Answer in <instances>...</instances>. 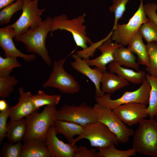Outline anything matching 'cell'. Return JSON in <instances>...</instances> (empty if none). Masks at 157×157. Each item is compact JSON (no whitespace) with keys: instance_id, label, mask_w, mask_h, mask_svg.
Returning <instances> with one entry per match:
<instances>
[{"instance_id":"1","label":"cell","mask_w":157,"mask_h":157,"mask_svg":"<svg viewBox=\"0 0 157 157\" xmlns=\"http://www.w3.org/2000/svg\"><path fill=\"white\" fill-rule=\"evenodd\" d=\"M51 16L42 21L40 26L14 38L17 42L23 43L27 51L34 53L40 56L48 66H50L52 60L45 45V41L48 33L50 32Z\"/></svg>"},{"instance_id":"2","label":"cell","mask_w":157,"mask_h":157,"mask_svg":"<svg viewBox=\"0 0 157 157\" xmlns=\"http://www.w3.org/2000/svg\"><path fill=\"white\" fill-rule=\"evenodd\" d=\"M38 110L33 111L25 117L27 130L23 140L24 143L33 139L45 142L48 129L57 119L56 106H47L40 113Z\"/></svg>"},{"instance_id":"3","label":"cell","mask_w":157,"mask_h":157,"mask_svg":"<svg viewBox=\"0 0 157 157\" xmlns=\"http://www.w3.org/2000/svg\"><path fill=\"white\" fill-rule=\"evenodd\" d=\"M134 132L132 146L136 152L157 157V121L154 118H144Z\"/></svg>"},{"instance_id":"4","label":"cell","mask_w":157,"mask_h":157,"mask_svg":"<svg viewBox=\"0 0 157 157\" xmlns=\"http://www.w3.org/2000/svg\"><path fill=\"white\" fill-rule=\"evenodd\" d=\"M86 14L72 19H68L67 15L63 14L52 18L50 32L64 30L70 32L77 46L85 49L88 48L87 44L93 43L87 36L86 26L84 25Z\"/></svg>"},{"instance_id":"5","label":"cell","mask_w":157,"mask_h":157,"mask_svg":"<svg viewBox=\"0 0 157 157\" xmlns=\"http://www.w3.org/2000/svg\"><path fill=\"white\" fill-rule=\"evenodd\" d=\"M66 59L64 58L53 61L52 72L48 80L43 83V88H54L62 93L70 94L79 91L81 87L78 83L64 68Z\"/></svg>"},{"instance_id":"6","label":"cell","mask_w":157,"mask_h":157,"mask_svg":"<svg viewBox=\"0 0 157 157\" xmlns=\"http://www.w3.org/2000/svg\"><path fill=\"white\" fill-rule=\"evenodd\" d=\"M83 139L88 140L91 146L99 148L107 147L112 143L117 145L120 143L116 135L106 125L97 121L85 126L83 132L74 140L71 144L74 146Z\"/></svg>"},{"instance_id":"7","label":"cell","mask_w":157,"mask_h":157,"mask_svg":"<svg viewBox=\"0 0 157 157\" xmlns=\"http://www.w3.org/2000/svg\"><path fill=\"white\" fill-rule=\"evenodd\" d=\"M93 107L97 121L106 125L116 135L120 143H125L129 141L134 134V130L128 127L111 109L97 103Z\"/></svg>"},{"instance_id":"8","label":"cell","mask_w":157,"mask_h":157,"mask_svg":"<svg viewBox=\"0 0 157 157\" xmlns=\"http://www.w3.org/2000/svg\"><path fill=\"white\" fill-rule=\"evenodd\" d=\"M138 9L127 23H118L113 30L110 39L120 45H128L131 38L138 31L141 26L148 22L149 19L147 16L144 8L143 0H140Z\"/></svg>"},{"instance_id":"9","label":"cell","mask_w":157,"mask_h":157,"mask_svg":"<svg viewBox=\"0 0 157 157\" xmlns=\"http://www.w3.org/2000/svg\"><path fill=\"white\" fill-rule=\"evenodd\" d=\"M39 1L23 0L21 15L15 22L9 25L14 29L15 37L24 33L29 29L35 28L42 23L41 16L45 9L38 8Z\"/></svg>"},{"instance_id":"10","label":"cell","mask_w":157,"mask_h":157,"mask_svg":"<svg viewBox=\"0 0 157 157\" xmlns=\"http://www.w3.org/2000/svg\"><path fill=\"white\" fill-rule=\"evenodd\" d=\"M150 85L146 79L138 89L132 91H126L121 97L116 99H112L111 94H105L102 96H96V103L111 109L119 105L131 102H136L148 104Z\"/></svg>"},{"instance_id":"11","label":"cell","mask_w":157,"mask_h":157,"mask_svg":"<svg viewBox=\"0 0 157 157\" xmlns=\"http://www.w3.org/2000/svg\"><path fill=\"white\" fill-rule=\"evenodd\" d=\"M57 119L73 122L84 126L97 121L93 107L84 102L77 106L63 104L58 109Z\"/></svg>"},{"instance_id":"12","label":"cell","mask_w":157,"mask_h":157,"mask_svg":"<svg viewBox=\"0 0 157 157\" xmlns=\"http://www.w3.org/2000/svg\"><path fill=\"white\" fill-rule=\"evenodd\" d=\"M147 108L144 104L131 102L121 105L112 110L125 124L131 126L148 116L146 111Z\"/></svg>"},{"instance_id":"13","label":"cell","mask_w":157,"mask_h":157,"mask_svg":"<svg viewBox=\"0 0 157 157\" xmlns=\"http://www.w3.org/2000/svg\"><path fill=\"white\" fill-rule=\"evenodd\" d=\"M15 37L14 29L9 25L0 28V46L5 52V56L21 58L27 62L34 61L37 58L35 54H24L16 47L13 41Z\"/></svg>"},{"instance_id":"14","label":"cell","mask_w":157,"mask_h":157,"mask_svg":"<svg viewBox=\"0 0 157 157\" xmlns=\"http://www.w3.org/2000/svg\"><path fill=\"white\" fill-rule=\"evenodd\" d=\"M72 57L73 61L70 62L72 67L77 72L88 77L94 84L95 88L96 96L101 97L105 93L101 90L100 84L103 73L97 67L92 69L85 60L77 54H73Z\"/></svg>"},{"instance_id":"15","label":"cell","mask_w":157,"mask_h":157,"mask_svg":"<svg viewBox=\"0 0 157 157\" xmlns=\"http://www.w3.org/2000/svg\"><path fill=\"white\" fill-rule=\"evenodd\" d=\"M19 101L15 106L10 107L9 117L10 121L26 117L33 111L39 110L35 107L32 101V95L30 92H24L23 88L19 89Z\"/></svg>"},{"instance_id":"16","label":"cell","mask_w":157,"mask_h":157,"mask_svg":"<svg viewBox=\"0 0 157 157\" xmlns=\"http://www.w3.org/2000/svg\"><path fill=\"white\" fill-rule=\"evenodd\" d=\"M57 134L52 125L47 131L45 141L53 157H73L74 145L64 142L58 138Z\"/></svg>"},{"instance_id":"17","label":"cell","mask_w":157,"mask_h":157,"mask_svg":"<svg viewBox=\"0 0 157 157\" xmlns=\"http://www.w3.org/2000/svg\"><path fill=\"white\" fill-rule=\"evenodd\" d=\"M120 45L108 39L98 47L101 52L100 56L93 59L85 60L90 66L97 67L103 73L106 71V65L114 61L115 52Z\"/></svg>"},{"instance_id":"18","label":"cell","mask_w":157,"mask_h":157,"mask_svg":"<svg viewBox=\"0 0 157 157\" xmlns=\"http://www.w3.org/2000/svg\"><path fill=\"white\" fill-rule=\"evenodd\" d=\"M21 157H53L45 142L33 139L24 142Z\"/></svg>"},{"instance_id":"19","label":"cell","mask_w":157,"mask_h":157,"mask_svg":"<svg viewBox=\"0 0 157 157\" xmlns=\"http://www.w3.org/2000/svg\"><path fill=\"white\" fill-rule=\"evenodd\" d=\"M101 83V91L110 94L130 85V83L122 76L107 71L103 73Z\"/></svg>"},{"instance_id":"20","label":"cell","mask_w":157,"mask_h":157,"mask_svg":"<svg viewBox=\"0 0 157 157\" xmlns=\"http://www.w3.org/2000/svg\"><path fill=\"white\" fill-rule=\"evenodd\" d=\"M108 68L110 72L122 76L131 83L142 84L146 79V74L144 71H135L120 66L115 61L109 64Z\"/></svg>"},{"instance_id":"21","label":"cell","mask_w":157,"mask_h":157,"mask_svg":"<svg viewBox=\"0 0 157 157\" xmlns=\"http://www.w3.org/2000/svg\"><path fill=\"white\" fill-rule=\"evenodd\" d=\"M52 126L56 133L64 136L71 144L76 135H79L83 131L84 126L68 121L56 120Z\"/></svg>"},{"instance_id":"22","label":"cell","mask_w":157,"mask_h":157,"mask_svg":"<svg viewBox=\"0 0 157 157\" xmlns=\"http://www.w3.org/2000/svg\"><path fill=\"white\" fill-rule=\"evenodd\" d=\"M128 45L127 48L137 55V60L139 65L147 66L149 63L147 48L139 31L131 38Z\"/></svg>"},{"instance_id":"23","label":"cell","mask_w":157,"mask_h":157,"mask_svg":"<svg viewBox=\"0 0 157 157\" xmlns=\"http://www.w3.org/2000/svg\"><path fill=\"white\" fill-rule=\"evenodd\" d=\"M27 125L25 119L10 121L7 124L6 138L8 142L15 144L23 140L26 134Z\"/></svg>"},{"instance_id":"24","label":"cell","mask_w":157,"mask_h":157,"mask_svg":"<svg viewBox=\"0 0 157 157\" xmlns=\"http://www.w3.org/2000/svg\"><path fill=\"white\" fill-rule=\"evenodd\" d=\"M114 61L122 66L130 68L136 71L139 70V64L136 61L134 53L128 48L120 45L115 50Z\"/></svg>"},{"instance_id":"25","label":"cell","mask_w":157,"mask_h":157,"mask_svg":"<svg viewBox=\"0 0 157 157\" xmlns=\"http://www.w3.org/2000/svg\"><path fill=\"white\" fill-rule=\"evenodd\" d=\"M146 79L151 86L149 106L146 111L150 118L157 119V76H152L147 74Z\"/></svg>"},{"instance_id":"26","label":"cell","mask_w":157,"mask_h":157,"mask_svg":"<svg viewBox=\"0 0 157 157\" xmlns=\"http://www.w3.org/2000/svg\"><path fill=\"white\" fill-rule=\"evenodd\" d=\"M61 98L60 95H49L39 90L36 94L32 95V101L35 108L39 109L40 107L44 106H56L59 103Z\"/></svg>"},{"instance_id":"27","label":"cell","mask_w":157,"mask_h":157,"mask_svg":"<svg viewBox=\"0 0 157 157\" xmlns=\"http://www.w3.org/2000/svg\"><path fill=\"white\" fill-rule=\"evenodd\" d=\"M113 143L108 146L99 148L97 152V157H129L135 156L136 152L133 148L126 150H120L117 149Z\"/></svg>"},{"instance_id":"28","label":"cell","mask_w":157,"mask_h":157,"mask_svg":"<svg viewBox=\"0 0 157 157\" xmlns=\"http://www.w3.org/2000/svg\"><path fill=\"white\" fill-rule=\"evenodd\" d=\"M23 0H17L1 9L0 11V24L2 25L9 23L14 15L16 12L22 10Z\"/></svg>"},{"instance_id":"29","label":"cell","mask_w":157,"mask_h":157,"mask_svg":"<svg viewBox=\"0 0 157 157\" xmlns=\"http://www.w3.org/2000/svg\"><path fill=\"white\" fill-rule=\"evenodd\" d=\"M149 60L145 69L148 74L153 77L157 76V42H153L147 44Z\"/></svg>"},{"instance_id":"30","label":"cell","mask_w":157,"mask_h":157,"mask_svg":"<svg viewBox=\"0 0 157 157\" xmlns=\"http://www.w3.org/2000/svg\"><path fill=\"white\" fill-rule=\"evenodd\" d=\"M139 31L147 43L157 42V26L151 20L149 19L148 22L142 24Z\"/></svg>"},{"instance_id":"31","label":"cell","mask_w":157,"mask_h":157,"mask_svg":"<svg viewBox=\"0 0 157 157\" xmlns=\"http://www.w3.org/2000/svg\"><path fill=\"white\" fill-rule=\"evenodd\" d=\"M17 58L12 56L5 58L0 56V77L9 76L14 68L22 67Z\"/></svg>"},{"instance_id":"32","label":"cell","mask_w":157,"mask_h":157,"mask_svg":"<svg viewBox=\"0 0 157 157\" xmlns=\"http://www.w3.org/2000/svg\"><path fill=\"white\" fill-rule=\"evenodd\" d=\"M18 82L14 76L0 77V97L2 98L8 97L14 91V86Z\"/></svg>"},{"instance_id":"33","label":"cell","mask_w":157,"mask_h":157,"mask_svg":"<svg viewBox=\"0 0 157 157\" xmlns=\"http://www.w3.org/2000/svg\"><path fill=\"white\" fill-rule=\"evenodd\" d=\"M23 144L20 142L15 144L4 142L0 151V157H21Z\"/></svg>"},{"instance_id":"34","label":"cell","mask_w":157,"mask_h":157,"mask_svg":"<svg viewBox=\"0 0 157 157\" xmlns=\"http://www.w3.org/2000/svg\"><path fill=\"white\" fill-rule=\"evenodd\" d=\"M129 0H112L113 4L109 8V11L115 15L113 26L114 29L118 20L121 18L126 10V5Z\"/></svg>"},{"instance_id":"35","label":"cell","mask_w":157,"mask_h":157,"mask_svg":"<svg viewBox=\"0 0 157 157\" xmlns=\"http://www.w3.org/2000/svg\"><path fill=\"white\" fill-rule=\"evenodd\" d=\"M113 31V30L112 29L110 32L105 38L95 43H92L91 44L92 45L90 47H88L87 48L83 50L77 51L76 54L84 59H89L90 56H93L94 52L96 48L98 49L104 42L110 38Z\"/></svg>"},{"instance_id":"36","label":"cell","mask_w":157,"mask_h":157,"mask_svg":"<svg viewBox=\"0 0 157 157\" xmlns=\"http://www.w3.org/2000/svg\"><path fill=\"white\" fill-rule=\"evenodd\" d=\"M73 157H97L96 150L93 148L88 149L85 146L79 147L74 146Z\"/></svg>"},{"instance_id":"37","label":"cell","mask_w":157,"mask_h":157,"mask_svg":"<svg viewBox=\"0 0 157 157\" xmlns=\"http://www.w3.org/2000/svg\"><path fill=\"white\" fill-rule=\"evenodd\" d=\"M9 106L6 110L0 112V144L6 137L7 121L10 113Z\"/></svg>"},{"instance_id":"38","label":"cell","mask_w":157,"mask_h":157,"mask_svg":"<svg viewBox=\"0 0 157 157\" xmlns=\"http://www.w3.org/2000/svg\"><path fill=\"white\" fill-rule=\"evenodd\" d=\"M144 8L147 17L157 26V4L154 3L146 4L144 5Z\"/></svg>"},{"instance_id":"39","label":"cell","mask_w":157,"mask_h":157,"mask_svg":"<svg viewBox=\"0 0 157 157\" xmlns=\"http://www.w3.org/2000/svg\"><path fill=\"white\" fill-rule=\"evenodd\" d=\"M17 0H0V9L1 10L6 6L11 4Z\"/></svg>"},{"instance_id":"40","label":"cell","mask_w":157,"mask_h":157,"mask_svg":"<svg viewBox=\"0 0 157 157\" xmlns=\"http://www.w3.org/2000/svg\"><path fill=\"white\" fill-rule=\"evenodd\" d=\"M6 101L3 99L0 100V111H3L6 110L9 106Z\"/></svg>"}]
</instances>
